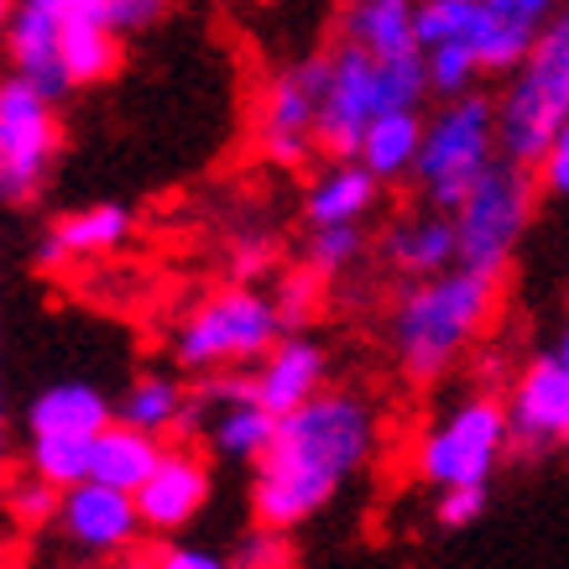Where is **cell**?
I'll list each match as a JSON object with an SVG mask.
<instances>
[{"label":"cell","mask_w":569,"mask_h":569,"mask_svg":"<svg viewBox=\"0 0 569 569\" xmlns=\"http://www.w3.org/2000/svg\"><path fill=\"white\" fill-rule=\"evenodd\" d=\"M377 413L361 392H319L277 418L272 449L251 470V512L261 528H298L325 512L335 491L371 460Z\"/></svg>","instance_id":"6da1fadb"},{"label":"cell","mask_w":569,"mask_h":569,"mask_svg":"<svg viewBox=\"0 0 569 569\" xmlns=\"http://www.w3.org/2000/svg\"><path fill=\"white\" fill-rule=\"evenodd\" d=\"M497 309V277L476 267H449L439 277H418L397 298L392 313V356L413 387H429L470 350Z\"/></svg>","instance_id":"7a4b0ae2"},{"label":"cell","mask_w":569,"mask_h":569,"mask_svg":"<svg viewBox=\"0 0 569 569\" xmlns=\"http://www.w3.org/2000/svg\"><path fill=\"white\" fill-rule=\"evenodd\" d=\"M423 94H433L423 48L377 58L356 42H340V52H329V84L319 100V152L356 157L371 121L392 116V110H418Z\"/></svg>","instance_id":"3957f363"},{"label":"cell","mask_w":569,"mask_h":569,"mask_svg":"<svg viewBox=\"0 0 569 569\" xmlns=\"http://www.w3.org/2000/svg\"><path fill=\"white\" fill-rule=\"evenodd\" d=\"M569 121V11L538 32L533 52L512 73L507 94L497 100V141L501 157L522 168H538L559 126Z\"/></svg>","instance_id":"277c9868"},{"label":"cell","mask_w":569,"mask_h":569,"mask_svg":"<svg viewBox=\"0 0 569 569\" xmlns=\"http://www.w3.org/2000/svg\"><path fill=\"white\" fill-rule=\"evenodd\" d=\"M282 335H288V325L277 313V298L251 288V282H236V288H220L214 298H204L178 325L173 361L183 371H199V377L241 371V366H257Z\"/></svg>","instance_id":"5b68a950"},{"label":"cell","mask_w":569,"mask_h":569,"mask_svg":"<svg viewBox=\"0 0 569 569\" xmlns=\"http://www.w3.org/2000/svg\"><path fill=\"white\" fill-rule=\"evenodd\" d=\"M501 157L497 141V100L486 94H455L433 110V121L423 126V152H418V193L423 204L439 214H455L466 204V193L476 189V178Z\"/></svg>","instance_id":"8992f818"},{"label":"cell","mask_w":569,"mask_h":569,"mask_svg":"<svg viewBox=\"0 0 569 569\" xmlns=\"http://www.w3.org/2000/svg\"><path fill=\"white\" fill-rule=\"evenodd\" d=\"M533 189H538V173L512 162V157H497L476 178L466 204L455 209L460 267H476V272H491V277L507 272V261L518 257V241L533 224Z\"/></svg>","instance_id":"52a82bcc"},{"label":"cell","mask_w":569,"mask_h":569,"mask_svg":"<svg viewBox=\"0 0 569 569\" xmlns=\"http://www.w3.org/2000/svg\"><path fill=\"white\" fill-rule=\"evenodd\" d=\"M512 449V413L497 397H466L439 423L423 429L413 449L418 481L429 486H491L501 455Z\"/></svg>","instance_id":"ba28073f"},{"label":"cell","mask_w":569,"mask_h":569,"mask_svg":"<svg viewBox=\"0 0 569 569\" xmlns=\"http://www.w3.org/2000/svg\"><path fill=\"white\" fill-rule=\"evenodd\" d=\"M58 147H63L58 104L37 94L27 79L6 73V84H0V199L17 209L32 204L48 189Z\"/></svg>","instance_id":"9c48e42d"},{"label":"cell","mask_w":569,"mask_h":569,"mask_svg":"<svg viewBox=\"0 0 569 569\" xmlns=\"http://www.w3.org/2000/svg\"><path fill=\"white\" fill-rule=\"evenodd\" d=\"M325 84H329V58H303V63H288L282 73H272L267 89H261L257 147L282 173L309 168V157L319 152V100H325Z\"/></svg>","instance_id":"30bf717a"},{"label":"cell","mask_w":569,"mask_h":569,"mask_svg":"<svg viewBox=\"0 0 569 569\" xmlns=\"http://www.w3.org/2000/svg\"><path fill=\"white\" fill-rule=\"evenodd\" d=\"M69 0H17L6 11V63L17 79L48 94L52 104L69 100V63H63V32H69Z\"/></svg>","instance_id":"8fae6325"},{"label":"cell","mask_w":569,"mask_h":569,"mask_svg":"<svg viewBox=\"0 0 569 569\" xmlns=\"http://www.w3.org/2000/svg\"><path fill=\"white\" fill-rule=\"evenodd\" d=\"M512 449L522 455H549L569 449V366L559 356H533L512 381Z\"/></svg>","instance_id":"7c38bea8"},{"label":"cell","mask_w":569,"mask_h":569,"mask_svg":"<svg viewBox=\"0 0 569 569\" xmlns=\"http://www.w3.org/2000/svg\"><path fill=\"white\" fill-rule=\"evenodd\" d=\"M58 528L89 553H116V549H131L147 522H141L137 491H121V486H104L89 476V481L63 491Z\"/></svg>","instance_id":"4fadbf2b"},{"label":"cell","mask_w":569,"mask_h":569,"mask_svg":"<svg viewBox=\"0 0 569 569\" xmlns=\"http://www.w3.org/2000/svg\"><path fill=\"white\" fill-rule=\"evenodd\" d=\"M325 377H329V356L319 340H309L303 329H288L257 366H251V392L267 413L288 418L293 408L313 402L325 392Z\"/></svg>","instance_id":"5bb4252c"},{"label":"cell","mask_w":569,"mask_h":569,"mask_svg":"<svg viewBox=\"0 0 569 569\" xmlns=\"http://www.w3.org/2000/svg\"><path fill=\"white\" fill-rule=\"evenodd\" d=\"M204 501H209V466H204V455H193V449H183V445L162 449L157 470L137 491L141 522H147L152 533L189 528V522L204 512Z\"/></svg>","instance_id":"9a60e30c"},{"label":"cell","mask_w":569,"mask_h":569,"mask_svg":"<svg viewBox=\"0 0 569 569\" xmlns=\"http://www.w3.org/2000/svg\"><path fill=\"white\" fill-rule=\"evenodd\" d=\"M131 224L137 214L116 199H104V204H84L63 214V220H52L32 246V261L42 272L52 267H69V261H84V257H110V251H121L131 241Z\"/></svg>","instance_id":"2e32d148"},{"label":"cell","mask_w":569,"mask_h":569,"mask_svg":"<svg viewBox=\"0 0 569 569\" xmlns=\"http://www.w3.org/2000/svg\"><path fill=\"white\" fill-rule=\"evenodd\" d=\"M381 189L387 183L366 168L361 157H329V168L303 193V214H309V224H356L377 209Z\"/></svg>","instance_id":"e0dca14e"},{"label":"cell","mask_w":569,"mask_h":569,"mask_svg":"<svg viewBox=\"0 0 569 569\" xmlns=\"http://www.w3.org/2000/svg\"><path fill=\"white\" fill-rule=\"evenodd\" d=\"M116 423V408H110V397L104 387L94 381H48L42 392L27 402V433H104Z\"/></svg>","instance_id":"ac0fdd59"},{"label":"cell","mask_w":569,"mask_h":569,"mask_svg":"<svg viewBox=\"0 0 569 569\" xmlns=\"http://www.w3.org/2000/svg\"><path fill=\"white\" fill-rule=\"evenodd\" d=\"M387 261H392L402 277H439L449 267H460V236H455V214H413V220H397L381 241Z\"/></svg>","instance_id":"d6986e66"},{"label":"cell","mask_w":569,"mask_h":569,"mask_svg":"<svg viewBox=\"0 0 569 569\" xmlns=\"http://www.w3.org/2000/svg\"><path fill=\"white\" fill-rule=\"evenodd\" d=\"M346 42L377 58L418 52V0H350Z\"/></svg>","instance_id":"ffe728a7"},{"label":"cell","mask_w":569,"mask_h":569,"mask_svg":"<svg viewBox=\"0 0 569 569\" xmlns=\"http://www.w3.org/2000/svg\"><path fill=\"white\" fill-rule=\"evenodd\" d=\"M157 460H162V439L137 429V423H126V418H116L94 439V470L89 476L104 486H121V491H141V481L157 470Z\"/></svg>","instance_id":"44dd1931"},{"label":"cell","mask_w":569,"mask_h":569,"mask_svg":"<svg viewBox=\"0 0 569 569\" xmlns=\"http://www.w3.org/2000/svg\"><path fill=\"white\" fill-rule=\"evenodd\" d=\"M423 126H429V121H418V110H392V116L371 121V131H366V141H361V152H356V157H361L381 183H402V178L418 173Z\"/></svg>","instance_id":"7402d4cb"},{"label":"cell","mask_w":569,"mask_h":569,"mask_svg":"<svg viewBox=\"0 0 569 569\" xmlns=\"http://www.w3.org/2000/svg\"><path fill=\"white\" fill-rule=\"evenodd\" d=\"M189 397L173 377H162V371H147V377L131 381V392L121 397V408H116V418H126V423H137V429L147 433H183V418H189Z\"/></svg>","instance_id":"603a6c76"},{"label":"cell","mask_w":569,"mask_h":569,"mask_svg":"<svg viewBox=\"0 0 569 569\" xmlns=\"http://www.w3.org/2000/svg\"><path fill=\"white\" fill-rule=\"evenodd\" d=\"M63 63H69L73 89L104 84L110 73L121 69V32H110V27H100V21H89V17H69Z\"/></svg>","instance_id":"cb8c5ba5"},{"label":"cell","mask_w":569,"mask_h":569,"mask_svg":"<svg viewBox=\"0 0 569 569\" xmlns=\"http://www.w3.org/2000/svg\"><path fill=\"white\" fill-rule=\"evenodd\" d=\"M94 439L89 433H27V470H37L58 491H69V486L89 481V470H94Z\"/></svg>","instance_id":"d4e9b609"},{"label":"cell","mask_w":569,"mask_h":569,"mask_svg":"<svg viewBox=\"0 0 569 569\" xmlns=\"http://www.w3.org/2000/svg\"><path fill=\"white\" fill-rule=\"evenodd\" d=\"M486 0H418V48H449V42H476Z\"/></svg>","instance_id":"484cf974"},{"label":"cell","mask_w":569,"mask_h":569,"mask_svg":"<svg viewBox=\"0 0 569 569\" xmlns=\"http://www.w3.org/2000/svg\"><path fill=\"white\" fill-rule=\"evenodd\" d=\"M366 257V230L356 224H309V246H303V261H309L319 277H340L350 272L356 261Z\"/></svg>","instance_id":"4316f807"},{"label":"cell","mask_w":569,"mask_h":569,"mask_svg":"<svg viewBox=\"0 0 569 569\" xmlns=\"http://www.w3.org/2000/svg\"><path fill=\"white\" fill-rule=\"evenodd\" d=\"M168 6L173 0H69L73 17L100 21V27H110V32H121V37L147 32L152 21L168 17Z\"/></svg>","instance_id":"83f0119b"},{"label":"cell","mask_w":569,"mask_h":569,"mask_svg":"<svg viewBox=\"0 0 569 569\" xmlns=\"http://www.w3.org/2000/svg\"><path fill=\"white\" fill-rule=\"evenodd\" d=\"M476 73H486V69H481V58H476L470 42L429 48V79H433V94H439V100L470 94V89H476Z\"/></svg>","instance_id":"f1b7e54d"},{"label":"cell","mask_w":569,"mask_h":569,"mask_svg":"<svg viewBox=\"0 0 569 569\" xmlns=\"http://www.w3.org/2000/svg\"><path fill=\"white\" fill-rule=\"evenodd\" d=\"M6 507H11V518H17L21 528H42V522H58L63 491H58L52 481H42L37 470H27V476H17V481H11Z\"/></svg>","instance_id":"f546056e"},{"label":"cell","mask_w":569,"mask_h":569,"mask_svg":"<svg viewBox=\"0 0 569 569\" xmlns=\"http://www.w3.org/2000/svg\"><path fill=\"white\" fill-rule=\"evenodd\" d=\"M319 282H325V277L313 272L309 261H303L298 272H288L282 282H277L272 298H277V313H282V325H288V329H303V319L319 309Z\"/></svg>","instance_id":"4dcf8cb0"},{"label":"cell","mask_w":569,"mask_h":569,"mask_svg":"<svg viewBox=\"0 0 569 569\" xmlns=\"http://www.w3.org/2000/svg\"><path fill=\"white\" fill-rule=\"evenodd\" d=\"M236 569H288L293 565V553H288V538H282V528H261L257 533L241 538V549H236V559H230Z\"/></svg>","instance_id":"1f68e13d"},{"label":"cell","mask_w":569,"mask_h":569,"mask_svg":"<svg viewBox=\"0 0 569 569\" xmlns=\"http://www.w3.org/2000/svg\"><path fill=\"white\" fill-rule=\"evenodd\" d=\"M486 512V486H445L433 501V522L439 528H470Z\"/></svg>","instance_id":"d6a6232c"},{"label":"cell","mask_w":569,"mask_h":569,"mask_svg":"<svg viewBox=\"0 0 569 569\" xmlns=\"http://www.w3.org/2000/svg\"><path fill=\"white\" fill-rule=\"evenodd\" d=\"M559 6H565V0H486L491 17L512 21V27H522V32H533V37L559 17Z\"/></svg>","instance_id":"836d02e7"},{"label":"cell","mask_w":569,"mask_h":569,"mask_svg":"<svg viewBox=\"0 0 569 569\" xmlns=\"http://www.w3.org/2000/svg\"><path fill=\"white\" fill-rule=\"evenodd\" d=\"M533 173H538V189L543 193L569 199V121L559 126V137L549 141V152H543V162H538Z\"/></svg>","instance_id":"e575fe53"},{"label":"cell","mask_w":569,"mask_h":569,"mask_svg":"<svg viewBox=\"0 0 569 569\" xmlns=\"http://www.w3.org/2000/svg\"><path fill=\"white\" fill-rule=\"evenodd\" d=\"M152 559H157V569H236L230 559H220V553H209V549H193V543H168Z\"/></svg>","instance_id":"d590c367"},{"label":"cell","mask_w":569,"mask_h":569,"mask_svg":"<svg viewBox=\"0 0 569 569\" xmlns=\"http://www.w3.org/2000/svg\"><path fill=\"white\" fill-rule=\"evenodd\" d=\"M261 267H272V241H267V236H246V241H236V272L257 277Z\"/></svg>","instance_id":"8d00e7d4"},{"label":"cell","mask_w":569,"mask_h":569,"mask_svg":"<svg viewBox=\"0 0 569 569\" xmlns=\"http://www.w3.org/2000/svg\"><path fill=\"white\" fill-rule=\"evenodd\" d=\"M553 356H559V361H565V366H569V325H565V329H559V346H553Z\"/></svg>","instance_id":"74e56055"}]
</instances>
